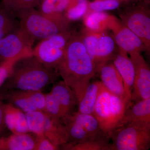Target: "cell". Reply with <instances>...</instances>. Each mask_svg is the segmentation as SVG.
<instances>
[{
  "label": "cell",
  "instance_id": "cell-1",
  "mask_svg": "<svg viewBox=\"0 0 150 150\" xmlns=\"http://www.w3.org/2000/svg\"><path fill=\"white\" fill-rule=\"evenodd\" d=\"M59 76L58 71L48 69L33 54L23 56L14 62L8 77L0 88V96L17 91H42Z\"/></svg>",
  "mask_w": 150,
  "mask_h": 150
},
{
  "label": "cell",
  "instance_id": "cell-2",
  "mask_svg": "<svg viewBox=\"0 0 150 150\" xmlns=\"http://www.w3.org/2000/svg\"><path fill=\"white\" fill-rule=\"evenodd\" d=\"M57 71L63 81L71 87L88 83L95 76L94 64L80 35L73 33Z\"/></svg>",
  "mask_w": 150,
  "mask_h": 150
},
{
  "label": "cell",
  "instance_id": "cell-3",
  "mask_svg": "<svg viewBox=\"0 0 150 150\" xmlns=\"http://www.w3.org/2000/svg\"><path fill=\"white\" fill-rule=\"evenodd\" d=\"M132 103H129L112 93L102 83L92 114L109 139L112 132L121 126L124 115Z\"/></svg>",
  "mask_w": 150,
  "mask_h": 150
},
{
  "label": "cell",
  "instance_id": "cell-4",
  "mask_svg": "<svg viewBox=\"0 0 150 150\" xmlns=\"http://www.w3.org/2000/svg\"><path fill=\"white\" fill-rule=\"evenodd\" d=\"M17 18L21 29L34 42L47 39L67 30L70 22L65 14L48 17L34 8L23 12Z\"/></svg>",
  "mask_w": 150,
  "mask_h": 150
},
{
  "label": "cell",
  "instance_id": "cell-5",
  "mask_svg": "<svg viewBox=\"0 0 150 150\" xmlns=\"http://www.w3.org/2000/svg\"><path fill=\"white\" fill-rule=\"evenodd\" d=\"M112 150H148L150 148V124H124L110 135Z\"/></svg>",
  "mask_w": 150,
  "mask_h": 150
},
{
  "label": "cell",
  "instance_id": "cell-6",
  "mask_svg": "<svg viewBox=\"0 0 150 150\" xmlns=\"http://www.w3.org/2000/svg\"><path fill=\"white\" fill-rule=\"evenodd\" d=\"M80 36L93 62L96 73L103 65L112 61L118 52L114 38L105 31L95 32L86 28Z\"/></svg>",
  "mask_w": 150,
  "mask_h": 150
},
{
  "label": "cell",
  "instance_id": "cell-7",
  "mask_svg": "<svg viewBox=\"0 0 150 150\" xmlns=\"http://www.w3.org/2000/svg\"><path fill=\"white\" fill-rule=\"evenodd\" d=\"M73 33L69 29L41 40L33 50V54L48 69L57 71L64 54L65 48Z\"/></svg>",
  "mask_w": 150,
  "mask_h": 150
},
{
  "label": "cell",
  "instance_id": "cell-8",
  "mask_svg": "<svg viewBox=\"0 0 150 150\" xmlns=\"http://www.w3.org/2000/svg\"><path fill=\"white\" fill-rule=\"evenodd\" d=\"M121 21L142 40L149 52L150 49V17L149 7L137 4L128 6L119 14Z\"/></svg>",
  "mask_w": 150,
  "mask_h": 150
},
{
  "label": "cell",
  "instance_id": "cell-9",
  "mask_svg": "<svg viewBox=\"0 0 150 150\" xmlns=\"http://www.w3.org/2000/svg\"><path fill=\"white\" fill-rule=\"evenodd\" d=\"M34 42L20 28L0 40V62L33 54Z\"/></svg>",
  "mask_w": 150,
  "mask_h": 150
},
{
  "label": "cell",
  "instance_id": "cell-10",
  "mask_svg": "<svg viewBox=\"0 0 150 150\" xmlns=\"http://www.w3.org/2000/svg\"><path fill=\"white\" fill-rule=\"evenodd\" d=\"M108 29L112 31L113 38L118 48L129 55L147 51L142 40L123 24L121 21L111 16Z\"/></svg>",
  "mask_w": 150,
  "mask_h": 150
},
{
  "label": "cell",
  "instance_id": "cell-11",
  "mask_svg": "<svg viewBox=\"0 0 150 150\" xmlns=\"http://www.w3.org/2000/svg\"><path fill=\"white\" fill-rule=\"evenodd\" d=\"M129 55L135 71L131 96L132 102L150 98L149 67L141 53H134Z\"/></svg>",
  "mask_w": 150,
  "mask_h": 150
},
{
  "label": "cell",
  "instance_id": "cell-12",
  "mask_svg": "<svg viewBox=\"0 0 150 150\" xmlns=\"http://www.w3.org/2000/svg\"><path fill=\"white\" fill-rule=\"evenodd\" d=\"M0 97L24 112L35 110L43 111L45 105V95L42 91H17L6 94Z\"/></svg>",
  "mask_w": 150,
  "mask_h": 150
},
{
  "label": "cell",
  "instance_id": "cell-13",
  "mask_svg": "<svg viewBox=\"0 0 150 150\" xmlns=\"http://www.w3.org/2000/svg\"><path fill=\"white\" fill-rule=\"evenodd\" d=\"M101 84L100 81H90L71 87L76 100L78 112L92 114Z\"/></svg>",
  "mask_w": 150,
  "mask_h": 150
},
{
  "label": "cell",
  "instance_id": "cell-14",
  "mask_svg": "<svg viewBox=\"0 0 150 150\" xmlns=\"http://www.w3.org/2000/svg\"><path fill=\"white\" fill-rule=\"evenodd\" d=\"M112 62L123 80L125 99L127 102L131 103L132 88L135 77L133 63L128 54L118 48V52L112 59Z\"/></svg>",
  "mask_w": 150,
  "mask_h": 150
},
{
  "label": "cell",
  "instance_id": "cell-15",
  "mask_svg": "<svg viewBox=\"0 0 150 150\" xmlns=\"http://www.w3.org/2000/svg\"><path fill=\"white\" fill-rule=\"evenodd\" d=\"M98 73L103 84L108 91L126 100L123 80L112 61L101 66Z\"/></svg>",
  "mask_w": 150,
  "mask_h": 150
},
{
  "label": "cell",
  "instance_id": "cell-16",
  "mask_svg": "<svg viewBox=\"0 0 150 150\" xmlns=\"http://www.w3.org/2000/svg\"><path fill=\"white\" fill-rule=\"evenodd\" d=\"M45 113L43 134L53 144L60 149L69 141L67 128L62 121Z\"/></svg>",
  "mask_w": 150,
  "mask_h": 150
},
{
  "label": "cell",
  "instance_id": "cell-17",
  "mask_svg": "<svg viewBox=\"0 0 150 150\" xmlns=\"http://www.w3.org/2000/svg\"><path fill=\"white\" fill-rule=\"evenodd\" d=\"M50 92L59 102L64 116L75 112L77 104L74 94L71 87L64 81L54 83Z\"/></svg>",
  "mask_w": 150,
  "mask_h": 150
},
{
  "label": "cell",
  "instance_id": "cell-18",
  "mask_svg": "<svg viewBox=\"0 0 150 150\" xmlns=\"http://www.w3.org/2000/svg\"><path fill=\"white\" fill-rule=\"evenodd\" d=\"M4 122L13 134L30 133L25 112L8 103L4 105Z\"/></svg>",
  "mask_w": 150,
  "mask_h": 150
},
{
  "label": "cell",
  "instance_id": "cell-19",
  "mask_svg": "<svg viewBox=\"0 0 150 150\" xmlns=\"http://www.w3.org/2000/svg\"><path fill=\"white\" fill-rule=\"evenodd\" d=\"M130 123L150 124V98L132 102L124 115L121 126Z\"/></svg>",
  "mask_w": 150,
  "mask_h": 150
},
{
  "label": "cell",
  "instance_id": "cell-20",
  "mask_svg": "<svg viewBox=\"0 0 150 150\" xmlns=\"http://www.w3.org/2000/svg\"><path fill=\"white\" fill-rule=\"evenodd\" d=\"M35 137L29 133L13 134L0 139V150H35Z\"/></svg>",
  "mask_w": 150,
  "mask_h": 150
},
{
  "label": "cell",
  "instance_id": "cell-21",
  "mask_svg": "<svg viewBox=\"0 0 150 150\" xmlns=\"http://www.w3.org/2000/svg\"><path fill=\"white\" fill-rule=\"evenodd\" d=\"M110 139L104 135L96 138L76 143H68L60 148L66 150H112Z\"/></svg>",
  "mask_w": 150,
  "mask_h": 150
},
{
  "label": "cell",
  "instance_id": "cell-22",
  "mask_svg": "<svg viewBox=\"0 0 150 150\" xmlns=\"http://www.w3.org/2000/svg\"><path fill=\"white\" fill-rule=\"evenodd\" d=\"M20 28L17 17L0 3V40Z\"/></svg>",
  "mask_w": 150,
  "mask_h": 150
},
{
  "label": "cell",
  "instance_id": "cell-23",
  "mask_svg": "<svg viewBox=\"0 0 150 150\" xmlns=\"http://www.w3.org/2000/svg\"><path fill=\"white\" fill-rule=\"evenodd\" d=\"M111 16L104 12L92 11L86 16V28L95 32H103L108 29Z\"/></svg>",
  "mask_w": 150,
  "mask_h": 150
},
{
  "label": "cell",
  "instance_id": "cell-24",
  "mask_svg": "<svg viewBox=\"0 0 150 150\" xmlns=\"http://www.w3.org/2000/svg\"><path fill=\"white\" fill-rule=\"evenodd\" d=\"M71 0H42L38 11L44 15L55 17L62 14L67 9Z\"/></svg>",
  "mask_w": 150,
  "mask_h": 150
},
{
  "label": "cell",
  "instance_id": "cell-25",
  "mask_svg": "<svg viewBox=\"0 0 150 150\" xmlns=\"http://www.w3.org/2000/svg\"><path fill=\"white\" fill-rule=\"evenodd\" d=\"M28 127L30 132L35 136L43 134L45 113L42 110H35L25 112Z\"/></svg>",
  "mask_w": 150,
  "mask_h": 150
},
{
  "label": "cell",
  "instance_id": "cell-26",
  "mask_svg": "<svg viewBox=\"0 0 150 150\" xmlns=\"http://www.w3.org/2000/svg\"><path fill=\"white\" fill-rule=\"evenodd\" d=\"M42 0H2L1 2L17 17L25 11L34 8Z\"/></svg>",
  "mask_w": 150,
  "mask_h": 150
},
{
  "label": "cell",
  "instance_id": "cell-27",
  "mask_svg": "<svg viewBox=\"0 0 150 150\" xmlns=\"http://www.w3.org/2000/svg\"><path fill=\"white\" fill-rule=\"evenodd\" d=\"M87 0H71L66 10L65 16L71 21L82 17L88 9Z\"/></svg>",
  "mask_w": 150,
  "mask_h": 150
},
{
  "label": "cell",
  "instance_id": "cell-28",
  "mask_svg": "<svg viewBox=\"0 0 150 150\" xmlns=\"http://www.w3.org/2000/svg\"><path fill=\"white\" fill-rule=\"evenodd\" d=\"M45 95V105L43 111L49 116L62 121L64 115L59 102L51 92Z\"/></svg>",
  "mask_w": 150,
  "mask_h": 150
},
{
  "label": "cell",
  "instance_id": "cell-29",
  "mask_svg": "<svg viewBox=\"0 0 150 150\" xmlns=\"http://www.w3.org/2000/svg\"><path fill=\"white\" fill-rule=\"evenodd\" d=\"M121 4L119 0H97L89 3L88 7L94 11L104 12L116 9Z\"/></svg>",
  "mask_w": 150,
  "mask_h": 150
},
{
  "label": "cell",
  "instance_id": "cell-30",
  "mask_svg": "<svg viewBox=\"0 0 150 150\" xmlns=\"http://www.w3.org/2000/svg\"><path fill=\"white\" fill-rule=\"evenodd\" d=\"M35 150H57L59 148L53 144L44 134L35 136Z\"/></svg>",
  "mask_w": 150,
  "mask_h": 150
},
{
  "label": "cell",
  "instance_id": "cell-31",
  "mask_svg": "<svg viewBox=\"0 0 150 150\" xmlns=\"http://www.w3.org/2000/svg\"><path fill=\"white\" fill-rule=\"evenodd\" d=\"M15 61L11 60L0 63V88L8 77L12 66Z\"/></svg>",
  "mask_w": 150,
  "mask_h": 150
},
{
  "label": "cell",
  "instance_id": "cell-32",
  "mask_svg": "<svg viewBox=\"0 0 150 150\" xmlns=\"http://www.w3.org/2000/svg\"><path fill=\"white\" fill-rule=\"evenodd\" d=\"M4 105V100L0 97V131L5 125Z\"/></svg>",
  "mask_w": 150,
  "mask_h": 150
},
{
  "label": "cell",
  "instance_id": "cell-33",
  "mask_svg": "<svg viewBox=\"0 0 150 150\" xmlns=\"http://www.w3.org/2000/svg\"><path fill=\"white\" fill-rule=\"evenodd\" d=\"M137 4L146 7H149L150 4V0H139Z\"/></svg>",
  "mask_w": 150,
  "mask_h": 150
},
{
  "label": "cell",
  "instance_id": "cell-34",
  "mask_svg": "<svg viewBox=\"0 0 150 150\" xmlns=\"http://www.w3.org/2000/svg\"><path fill=\"white\" fill-rule=\"evenodd\" d=\"M121 3L124 4H128L129 3L132 2L134 0H119Z\"/></svg>",
  "mask_w": 150,
  "mask_h": 150
},
{
  "label": "cell",
  "instance_id": "cell-35",
  "mask_svg": "<svg viewBox=\"0 0 150 150\" xmlns=\"http://www.w3.org/2000/svg\"><path fill=\"white\" fill-rule=\"evenodd\" d=\"M0 63H1V62H0Z\"/></svg>",
  "mask_w": 150,
  "mask_h": 150
}]
</instances>
